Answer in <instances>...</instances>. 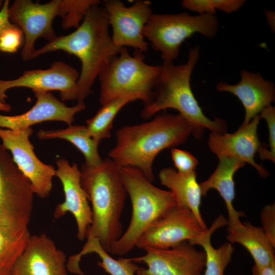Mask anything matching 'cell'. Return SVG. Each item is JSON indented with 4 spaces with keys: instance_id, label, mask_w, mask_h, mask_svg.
Returning a JSON list of instances; mask_svg holds the SVG:
<instances>
[{
    "instance_id": "cell-1",
    "label": "cell",
    "mask_w": 275,
    "mask_h": 275,
    "mask_svg": "<svg viewBox=\"0 0 275 275\" xmlns=\"http://www.w3.org/2000/svg\"><path fill=\"white\" fill-rule=\"evenodd\" d=\"M193 130L190 123L179 113L159 114L150 121L118 129L116 144L108 156L119 167L139 170L152 182L156 156L165 149L185 143Z\"/></svg>"
},
{
    "instance_id": "cell-2",
    "label": "cell",
    "mask_w": 275,
    "mask_h": 275,
    "mask_svg": "<svg viewBox=\"0 0 275 275\" xmlns=\"http://www.w3.org/2000/svg\"><path fill=\"white\" fill-rule=\"evenodd\" d=\"M104 8L94 4L75 31L57 37L36 49L34 54L33 59L48 52L62 50L79 59L81 69L77 80V103H85L96 78L121 49L114 44Z\"/></svg>"
},
{
    "instance_id": "cell-3",
    "label": "cell",
    "mask_w": 275,
    "mask_h": 275,
    "mask_svg": "<svg viewBox=\"0 0 275 275\" xmlns=\"http://www.w3.org/2000/svg\"><path fill=\"white\" fill-rule=\"evenodd\" d=\"M200 54V48L197 45L189 49L187 60L183 64L163 61L152 97L141 111L142 118L148 119L161 111L173 108L190 123L196 138H201L206 129L214 133L226 132V122L218 118L211 120L206 117L193 92L190 79Z\"/></svg>"
},
{
    "instance_id": "cell-4",
    "label": "cell",
    "mask_w": 275,
    "mask_h": 275,
    "mask_svg": "<svg viewBox=\"0 0 275 275\" xmlns=\"http://www.w3.org/2000/svg\"><path fill=\"white\" fill-rule=\"evenodd\" d=\"M80 171L81 186L92 204V222L87 236L97 238L109 253L123 234L121 217L127 195L119 167L107 158L95 167L84 163Z\"/></svg>"
},
{
    "instance_id": "cell-5",
    "label": "cell",
    "mask_w": 275,
    "mask_h": 275,
    "mask_svg": "<svg viewBox=\"0 0 275 275\" xmlns=\"http://www.w3.org/2000/svg\"><path fill=\"white\" fill-rule=\"evenodd\" d=\"M119 171L131 200L132 215L126 230L109 253L123 256L133 250L145 231L177 203L170 190L154 185L139 170L123 167H119Z\"/></svg>"
},
{
    "instance_id": "cell-6",
    "label": "cell",
    "mask_w": 275,
    "mask_h": 275,
    "mask_svg": "<svg viewBox=\"0 0 275 275\" xmlns=\"http://www.w3.org/2000/svg\"><path fill=\"white\" fill-rule=\"evenodd\" d=\"M160 70V66L146 63L143 52L135 50L131 55L126 47L121 48L98 77L101 105L129 95H138L146 104L152 97Z\"/></svg>"
},
{
    "instance_id": "cell-7",
    "label": "cell",
    "mask_w": 275,
    "mask_h": 275,
    "mask_svg": "<svg viewBox=\"0 0 275 275\" xmlns=\"http://www.w3.org/2000/svg\"><path fill=\"white\" fill-rule=\"evenodd\" d=\"M215 15H191L186 12L152 14L143 30V36L163 61L173 62L179 55L182 43L195 34L212 39L218 30Z\"/></svg>"
},
{
    "instance_id": "cell-8",
    "label": "cell",
    "mask_w": 275,
    "mask_h": 275,
    "mask_svg": "<svg viewBox=\"0 0 275 275\" xmlns=\"http://www.w3.org/2000/svg\"><path fill=\"white\" fill-rule=\"evenodd\" d=\"M34 194L29 180L0 144V228L15 236L29 231Z\"/></svg>"
},
{
    "instance_id": "cell-9",
    "label": "cell",
    "mask_w": 275,
    "mask_h": 275,
    "mask_svg": "<svg viewBox=\"0 0 275 275\" xmlns=\"http://www.w3.org/2000/svg\"><path fill=\"white\" fill-rule=\"evenodd\" d=\"M61 1L52 0L41 4L31 0H16L9 6L10 21L18 26L25 36L21 53L22 60L33 59L38 38L42 37L50 42L57 37L52 23L54 18L59 16Z\"/></svg>"
},
{
    "instance_id": "cell-10",
    "label": "cell",
    "mask_w": 275,
    "mask_h": 275,
    "mask_svg": "<svg viewBox=\"0 0 275 275\" xmlns=\"http://www.w3.org/2000/svg\"><path fill=\"white\" fill-rule=\"evenodd\" d=\"M33 132L31 127L17 130L0 128V139L2 144L11 152L14 161L30 182L34 194L45 198L52 190L56 170L36 156L29 140Z\"/></svg>"
},
{
    "instance_id": "cell-11",
    "label": "cell",
    "mask_w": 275,
    "mask_h": 275,
    "mask_svg": "<svg viewBox=\"0 0 275 275\" xmlns=\"http://www.w3.org/2000/svg\"><path fill=\"white\" fill-rule=\"evenodd\" d=\"M205 230L192 211L176 205L145 231L135 247L169 249L184 241L191 242Z\"/></svg>"
},
{
    "instance_id": "cell-12",
    "label": "cell",
    "mask_w": 275,
    "mask_h": 275,
    "mask_svg": "<svg viewBox=\"0 0 275 275\" xmlns=\"http://www.w3.org/2000/svg\"><path fill=\"white\" fill-rule=\"evenodd\" d=\"M104 6L114 44L119 48L131 47L143 53L146 52L148 43L143 36V30L152 14L150 2L136 1L127 7L119 0H107Z\"/></svg>"
},
{
    "instance_id": "cell-13",
    "label": "cell",
    "mask_w": 275,
    "mask_h": 275,
    "mask_svg": "<svg viewBox=\"0 0 275 275\" xmlns=\"http://www.w3.org/2000/svg\"><path fill=\"white\" fill-rule=\"evenodd\" d=\"M142 256L132 258L147 267H139L137 275H203L205 254L188 241L169 249L146 248Z\"/></svg>"
},
{
    "instance_id": "cell-14",
    "label": "cell",
    "mask_w": 275,
    "mask_h": 275,
    "mask_svg": "<svg viewBox=\"0 0 275 275\" xmlns=\"http://www.w3.org/2000/svg\"><path fill=\"white\" fill-rule=\"evenodd\" d=\"M78 71L62 61L52 63L47 69L26 70L18 78L12 80L0 79V101L6 102V91L16 87H25L34 92H60L62 101L77 100Z\"/></svg>"
},
{
    "instance_id": "cell-15",
    "label": "cell",
    "mask_w": 275,
    "mask_h": 275,
    "mask_svg": "<svg viewBox=\"0 0 275 275\" xmlns=\"http://www.w3.org/2000/svg\"><path fill=\"white\" fill-rule=\"evenodd\" d=\"M56 163V176L62 184L65 200L56 206L54 217L59 218L70 212L76 223L77 237L82 241L92 223V213L87 195L81 184L80 171L76 163L70 165L65 158H60Z\"/></svg>"
},
{
    "instance_id": "cell-16",
    "label": "cell",
    "mask_w": 275,
    "mask_h": 275,
    "mask_svg": "<svg viewBox=\"0 0 275 275\" xmlns=\"http://www.w3.org/2000/svg\"><path fill=\"white\" fill-rule=\"evenodd\" d=\"M260 119L259 115L256 116L232 133L211 132L208 141L210 151L218 158L229 157L249 163L262 177H267V171L254 160L255 154L262 145L257 134Z\"/></svg>"
},
{
    "instance_id": "cell-17",
    "label": "cell",
    "mask_w": 275,
    "mask_h": 275,
    "mask_svg": "<svg viewBox=\"0 0 275 275\" xmlns=\"http://www.w3.org/2000/svg\"><path fill=\"white\" fill-rule=\"evenodd\" d=\"M64 252L44 234L30 236L9 275H68Z\"/></svg>"
},
{
    "instance_id": "cell-18",
    "label": "cell",
    "mask_w": 275,
    "mask_h": 275,
    "mask_svg": "<svg viewBox=\"0 0 275 275\" xmlns=\"http://www.w3.org/2000/svg\"><path fill=\"white\" fill-rule=\"evenodd\" d=\"M36 101L28 111L18 115L0 114V128L17 130L30 128L36 124L50 121L64 122L70 126L74 116L86 108L85 103L69 107L50 92H34Z\"/></svg>"
},
{
    "instance_id": "cell-19",
    "label": "cell",
    "mask_w": 275,
    "mask_h": 275,
    "mask_svg": "<svg viewBox=\"0 0 275 275\" xmlns=\"http://www.w3.org/2000/svg\"><path fill=\"white\" fill-rule=\"evenodd\" d=\"M240 77L236 84L221 81L216 88L219 92L232 93L239 99L245 112L242 124H246L274 101L275 88L272 81L264 79L259 73L243 70L240 71Z\"/></svg>"
},
{
    "instance_id": "cell-20",
    "label": "cell",
    "mask_w": 275,
    "mask_h": 275,
    "mask_svg": "<svg viewBox=\"0 0 275 275\" xmlns=\"http://www.w3.org/2000/svg\"><path fill=\"white\" fill-rule=\"evenodd\" d=\"M218 164L211 176L200 183L202 196H205L211 189H216L224 200L227 210L228 232L242 224L240 218L244 216L242 212L237 211L233 206L235 198V173L245 166V163L229 157L219 158Z\"/></svg>"
},
{
    "instance_id": "cell-21",
    "label": "cell",
    "mask_w": 275,
    "mask_h": 275,
    "mask_svg": "<svg viewBox=\"0 0 275 275\" xmlns=\"http://www.w3.org/2000/svg\"><path fill=\"white\" fill-rule=\"evenodd\" d=\"M159 178L160 183L172 193L177 205L192 211L202 227L206 230L208 228L201 213L202 196L196 171L183 174L173 168H165L159 172Z\"/></svg>"
},
{
    "instance_id": "cell-22",
    "label": "cell",
    "mask_w": 275,
    "mask_h": 275,
    "mask_svg": "<svg viewBox=\"0 0 275 275\" xmlns=\"http://www.w3.org/2000/svg\"><path fill=\"white\" fill-rule=\"evenodd\" d=\"M228 233L229 242L232 244L237 243L244 246L251 255L255 264L265 266L275 261V246L262 228L245 222Z\"/></svg>"
},
{
    "instance_id": "cell-23",
    "label": "cell",
    "mask_w": 275,
    "mask_h": 275,
    "mask_svg": "<svg viewBox=\"0 0 275 275\" xmlns=\"http://www.w3.org/2000/svg\"><path fill=\"white\" fill-rule=\"evenodd\" d=\"M86 237L87 240L81 251L68 258L66 263L67 270L84 275L79 265L81 258L88 254L95 253L101 260L98 262V265L110 275H135L140 267L131 258L115 259L103 249L97 238L91 236Z\"/></svg>"
},
{
    "instance_id": "cell-24",
    "label": "cell",
    "mask_w": 275,
    "mask_h": 275,
    "mask_svg": "<svg viewBox=\"0 0 275 275\" xmlns=\"http://www.w3.org/2000/svg\"><path fill=\"white\" fill-rule=\"evenodd\" d=\"M227 225V219L220 215L209 228L189 242L193 245H199L204 250L205 254V266L203 275H224L225 270L231 261L234 251L232 244L226 242L219 248H215L211 242L213 233L217 229Z\"/></svg>"
},
{
    "instance_id": "cell-25",
    "label": "cell",
    "mask_w": 275,
    "mask_h": 275,
    "mask_svg": "<svg viewBox=\"0 0 275 275\" xmlns=\"http://www.w3.org/2000/svg\"><path fill=\"white\" fill-rule=\"evenodd\" d=\"M37 135L40 139H60L67 140L73 144L85 158V164L89 167L100 164L103 160L98 152L99 144L89 134L86 125H70L65 129L40 130Z\"/></svg>"
},
{
    "instance_id": "cell-26",
    "label": "cell",
    "mask_w": 275,
    "mask_h": 275,
    "mask_svg": "<svg viewBox=\"0 0 275 275\" xmlns=\"http://www.w3.org/2000/svg\"><path fill=\"white\" fill-rule=\"evenodd\" d=\"M140 100L136 95H129L102 105L96 114L86 121L89 135L98 144L111 137L114 120L119 112L128 103Z\"/></svg>"
},
{
    "instance_id": "cell-27",
    "label": "cell",
    "mask_w": 275,
    "mask_h": 275,
    "mask_svg": "<svg viewBox=\"0 0 275 275\" xmlns=\"http://www.w3.org/2000/svg\"><path fill=\"white\" fill-rule=\"evenodd\" d=\"M29 231L14 236L0 228V275H9L30 239Z\"/></svg>"
},
{
    "instance_id": "cell-28",
    "label": "cell",
    "mask_w": 275,
    "mask_h": 275,
    "mask_svg": "<svg viewBox=\"0 0 275 275\" xmlns=\"http://www.w3.org/2000/svg\"><path fill=\"white\" fill-rule=\"evenodd\" d=\"M245 2L244 0H183L181 6L198 15H214L217 10L226 13L236 12Z\"/></svg>"
},
{
    "instance_id": "cell-29",
    "label": "cell",
    "mask_w": 275,
    "mask_h": 275,
    "mask_svg": "<svg viewBox=\"0 0 275 275\" xmlns=\"http://www.w3.org/2000/svg\"><path fill=\"white\" fill-rule=\"evenodd\" d=\"M100 3L98 0H61L59 16L62 18V27L65 30L78 28L90 8Z\"/></svg>"
},
{
    "instance_id": "cell-30",
    "label": "cell",
    "mask_w": 275,
    "mask_h": 275,
    "mask_svg": "<svg viewBox=\"0 0 275 275\" xmlns=\"http://www.w3.org/2000/svg\"><path fill=\"white\" fill-rule=\"evenodd\" d=\"M260 118L265 119L268 129V144L263 145L258 151L262 160L275 161V108L270 105L264 108L259 115Z\"/></svg>"
},
{
    "instance_id": "cell-31",
    "label": "cell",
    "mask_w": 275,
    "mask_h": 275,
    "mask_svg": "<svg viewBox=\"0 0 275 275\" xmlns=\"http://www.w3.org/2000/svg\"><path fill=\"white\" fill-rule=\"evenodd\" d=\"M171 154L178 172L186 174L196 171L198 161L190 153L183 150L172 148Z\"/></svg>"
},
{
    "instance_id": "cell-32",
    "label": "cell",
    "mask_w": 275,
    "mask_h": 275,
    "mask_svg": "<svg viewBox=\"0 0 275 275\" xmlns=\"http://www.w3.org/2000/svg\"><path fill=\"white\" fill-rule=\"evenodd\" d=\"M23 33L17 25L6 30L0 39V51L14 53L21 46Z\"/></svg>"
},
{
    "instance_id": "cell-33",
    "label": "cell",
    "mask_w": 275,
    "mask_h": 275,
    "mask_svg": "<svg viewBox=\"0 0 275 275\" xmlns=\"http://www.w3.org/2000/svg\"><path fill=\"white\" fill-rule=\"evenodd\" d=\"M262 229L272 244L275 246V204L272 203L263 207L261 213Z\"/></svg>"
},
{
    "instance_id": "cell-34",
    "label": "cell",
    "mask_w": 275,
    "mask_h": 275,
    "mask_svg": "<svg viewBox=\"0 0 275 275\" xmlns=\"http://www.w3.org/2000/svg\"><path fill=\"white\" fill-rule=\"evenodd\" d=\"M9 3V0L4 1L0 11V39L6 30L15 25L9 19L8 14Z\"/></svg>"
},
{
    "instance_id": "cell-35",
    "label": "cell",
    "mask_w": 275,
    "mask_h": 275,
    "mask_svg": "<svg viewBox=\"0 0 275 275\" xmlns=\"http://www.w3.org/2000/svg\"><path fill=\"white\" fill-rule=\"evenodd\" d=\"M252 271V275H275V261L265 266L255 264Z\"/></svg>"
},
{
    "instance_id": "cell-36",
    "label": "cell",
    "mask_w": 275,
    "mask_h": 275,
    "mask_svg": "<svg viewBox=\"0 0 275 275\" xmlns=\"http://www.w3.org/2000/svg\"><path fill=\"white\" fill-rule=\"evenodd\" d=\"M264 14L271 30H274V12L273 11L265 10Z\"/></svg>"
},
{
    "instance_id": "cell-37",
    "label": "cell",
    "mask_w": 275,
    "mask_h": 275,
    "mask_svg": "<svg viewBox=\"0 0 275 275\" xmlns=\"http://www.w3.org/2000/svg\"><path fill=\"white\" fill-rule=\"evenodd\" d=\"M11 110V106L6 102H3L0 101V111L9 112Z\"/></svg>"
},
{
    "instance_id": "cell-38",
    "label": "cell",
    "mask_w": 275,
    "mask_h": 275,
    "mask_svg": "<svg viewBox=\"0 0 275 275\" xmlns=\"http://www.w3.org/2000/svg\"><path fill=\"white\" fill-rule=\"evenodd\" d=\"M3 3H4V1H2V0H0V11H1L2 8L3 7Z\"/></svg>"
}]
</instances>
